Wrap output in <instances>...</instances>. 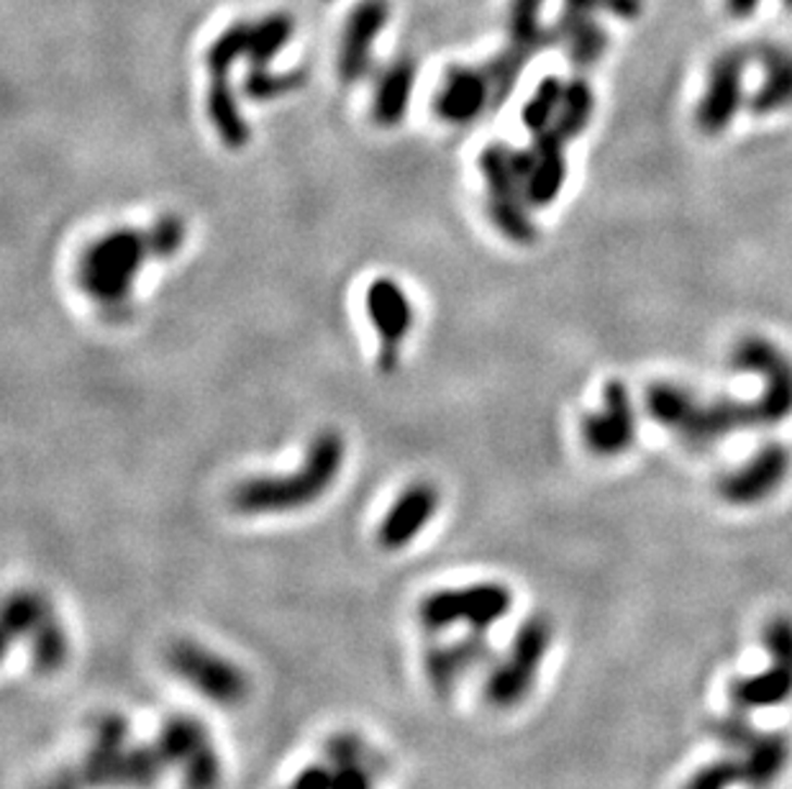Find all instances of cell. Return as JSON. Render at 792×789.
Here are the masks:
<instances>
[{
	"instance_id": "cell-25",
	"label": "cell",
	"mask_w": 792,
	"mask_h": 789,
	"mask_svg": "<svg viewBox=\"0 0 792 789\" xmlns=\"http://www.w3.org/2000/svg\"><path fill=\"white\" fill-rule=\"evenodd\" d=\"M556 41H562L567 49L569 60L577 67H592L608 49V34L598 24L590 13H569L562 11L560 21L554 26Z\"/></svg>"
},
{
	"instance_id": "cell-37",
	"label": "cell",
	"mask_w": 792,
	"mask_h": 789,
	"mask_svg": "<svg viewBox=\"0 0 792 789\" xmlns=\"http://www.w3.org/2000/svg\"><path fill=\"white\" fill-rule=\"evenodd\" d=\"M759 5L762 0H726V11L733 18H749Z\"/></svg>"
},
{
	"instance_id": "cell-28",
	"label": "cell",
	"mask_w": 792,
	"mask_h": 789,
	"mask_svg": "<svg viewBox=\"0 0 792 789\" xmlns=\"http://www.w3.org/2000/svg\"><path fill=\"white\" fill-rule=\"evenodd\" d=\"M541 9H544V0H513L508 13V45L524 49L531 57L549 47V41H556L554 28L544 32L541 26Z\"/></svg>"
},
{
	"instance_id": "cell-36",
	"label": "cell",
	"mask_w": 792,
	"mask_h": 789,
	"mask_svg": "<svg viewBox=\"0 0 792 789\" xmlns=\"http://www.w3.org/2000/svg\"><path fill=\"white\" fill-rule=\"evenodd\" d=\"M331 781H334L331 762H318L303 766V769L296 774V779L290 781V789H331Z\"/></svg>"
},
{
	"instance_id": "cell-31",
	"label": "cell",
	"mask_w": 792,
	"mask_h": 789,
	"mask_svg": "<svg viewBox=\"0 0 792 789\" xmlns=\"http://www.w3.org/2000/svg\"><path fill=\"white\" fill-rule=\"evenodd\" d=\"M249 28H252V24L239 21V24L228 26L226 32H221L216 39H213L209 52H205V67H209L211 75H231L234 64H237L241 57H247Z\"/></svg>"
},
{
	"instance_id": "cell-3",
	"label": "cell",
	"mask_w": 792,
	"mask_h": 789,
	"mask_svg": "<svg viewBox=\"0 0 792 789\" xmlns=\"http://www.w3.org/2000/svg\"><path fill=\"white\" fill-rule=\"evenodd\" d=\"M646 411L656 423L675 430L690 447L703 449L729 439L733 430L765 426L759 403H737L731 398H718L703 403L690 390L672 383H656L646 392Z\"/></svg>"
},
{
	"instance_id": "cell-8",
	"label": "cell",
	"mask_w": 792,
	"mask_h": 789,
	"mask_svg": "<svg viewBox=\"0 0 792 789\" xmlns=\"http://www.w3.org/2000/svg\"><path fill=\"white\" fill-rule=\"evenodd\" d=\"M167 669L216 707H239L252 694V679L216 649L192 638H177L164 654Z\"/></svg>"
},
{
	"instance_id": "cell-14",
	"label": "cell",
	"mask_w": 792,
	"mask_h": 789,
	"mask_svg": "<svg viewBox=\"0 0 792 789\" xmlns=\"http://www.w3.org/2000/svg\"><path fill=\"white\" fill-rule=\"evenodd\" d=\"M792 469L790 449L784 443L769 441L754 451L752 459L737 469L726 472L718 483L720 500L737 508H752L767 502L782 490Z\"/></svg>"
},
{
	"instance_id": "cell-34",
	"label": "cell",
	"mask_w": 792,
	"mask_h": 789,
	"mask_svg": "<svg viewBox=\"0 0 792 789\" xmlns=\"http://www.w3.org/2000/svg\"><path fill=\"white\" fill-rule=\"evenodd\" d=\"M149 239H152L154 260H169V256H175L185 243V224L180 221V215L167 213L162 218H156L149 226Z\"/></svg>"
},
{
	"instance_id": "cell-26",
	"label": "cell",
	"mask_w": 792,
	"mask_h": 789,
	"mask_svg": "<svg viewBox=\"0 0 792 789\" xmlns=\"http://www.w3.org/2000/svg\"><path fill=\"white\" fill-rule=\"evenodd\" d=\"M328 762H331L334 781L331 789H375V777L369 769V751L356 736L341 734L326 743Z\"/></svg>"
},
{
	"instance_id": "cell-4",
	"label": "cell",
	"mask_w": 792,
	"mask_h": 789,
	"mask_svg": "<svg viewBox=\"0 0 792 789\" xmlns=\"http://www.w3.org/2000/svg\"><path fill=\"white\" fill-rule=\"evenodd\" d=\"M154 260L149 228H113L88 243L77 262V285L92 303L109 313H121L131 300L141 267Z\"/></svg>"
},
{
	"instance_id": "cell-35",
	"label": "cell",
	"mask_w": 792,
	"mask_h": 789,
	"mask_svg": "<svg viewBox=\"0 0 792 789\" xmlns=\"http://www.w3.org/2000/svg\"><path fill=\"white\" fill-rule=\"evenodd\" d=\"M565 11L569 13H595L605 11L611 16L633 21L644 13V0H565Z\"/></svg>"
},
{
	"instance_id": "cell-21",
	"label": "cell",
	"mask_w": 792,
	"mask_h": 789,
	"mask_svg": "<svg viewBox=\"0 0 792 789\" xmlns=\"http://www.w3.org/2000/svg\"><path fill=\"white\" fill-rule=\"evenodd\" d=\"M569 139L554 126L544 128V132L533 134V170L524 185L526 203L533 208H544L560 198L562 185L567 179V156L565 143Z\"/></svg>"
},
{
	"instance_id": "cell-15",
	"label": "cell",
	"mask_w": 792,
	"mask_h": 789,
	"mask_svg": "<svg viewBox=\"0 0 792 789\" xmlns=\"http://www.w3.org/2000/svg\"><path fill=\"white\" fill-rule=\"evenodd\" d=\"M746 52L729 49L711 64L708 83L695 108V124L703 134L718 136L729 132L737 118L741 100H744V75H746Z\"/></svg>"
},
{
	"instance_id": "cell-39",
	"label": "cell",
	"mask_w": 792,
	"mask_h": 789,
	"mask_svg": "<svg viewBox=\"0 0 792 789\" xmlns=\"http://www.w3.org/2000/svg\"><path fill=\"white\" fill-rule=\"evenodd\" d=\"M782 3H784V9L792 11V0H782Z\"/></svg>"
},
{
	"instance_id": "cell-19",
	"label": "cell",
	"mask_w": 792,
	"mask_h": 789,
	"mask_svg": "<svg viewBox=\"0 0 792 789\" xmlns=\"http://www.w3.org/2000/svg\"><path fill=\"white\" fill-rule=\"evenodd\" d=\"M439 490L431 483H416L405 487L401 498L392 502L380 528H377V543L385 551H401L418 538L433 515L439 511Z\"/></svg>"
},
{
	"instance_id": "cell-13",
	"label": "cell",
	"mask_w": 792,
	"mask_h": 789,
	"mask_svg": "<svg viewBox=\"0 0 792 789\" xmlns=\"http://www.w3.org/2000/svg\"><path fill=\"white\" fill-rule=\"evenodd\" d=\"M480 170L488 183L492 224L511 241L531 243L537 239V226L524 208L526 198L513 172L511 149H505L503 143H490L480 156Z\"/></svg>"
},
{
	"instance_id": "cell-6",
	"label": "cell",
	"mask_w": 792,
	"mask_h": 789,
	"mask_svg": "<svg viewBox=\"0 0 792 789\" xmlns=\"http://www.w3.org/2000/svg\"><path fill=\"white\" fill-rule=\"evenodd\" d=\"M552 643V618L544 613L528 615L513 636L508 651L498 659V664L492 666L488 679H485L482 694L488 705L495 710L518 707L537 687L541 666L546 662Z\"/></svg>"
},
{
	"instance_id": "cell-1",
	"label": "cell",
	"mask_w": 792,
	"mask_h": 789,
	"mask_svg": "<svg viewBox=\"0 0 792 789\" xmlns=\"http://www.w3.org/2000/svg\"><path fill=\"white\" fill-rule=\"evenodd\" d=\"M708 734L726 753L701 766L682 789H772L788 772L790 736L756 728L746 713L729 710L726 715L711 717Z\"/></svg>"
},
{
	"instance_id": "cell-17",
	"label": "cell",
	"mask_w": 792,
	"mask_h": 789,
	"mask_svg": "<svg viewBox=\"0 0 792 789\" xmlns=\"http://www.w3.org/2000/svg\"><path fill=\"white\" fill-rule=\"evenodd\" d=\"M580 430L590 454L618 456L629 451L637 441V413H633L629 387L618 379L605 385L603 408L584 415Z\"/></svg>"
},
{
	"instance_id": "cell-20",
	"label": "cell",
	"mask_w": 792,
	"mask_h": 789,
	"mask_svg": "<svg viewBox=\"0 0 792 789\" xmlns=\"http://www.w3.org/2000/svg\"><path fill=\"white\" fill-rule=\"evenodd\" d=\"M488 108H495L490 80L485 70L473 67L449 70L437 92V100H433L437 116L456 126L480 118Z\"/></svg>"
},
{
	"instance_id": "cell-11",
	"label": "cell",
	"mask_w": 792,
	"mask_h": 789,
	"mask_svg": "<svg viewBox=\"0 0 792 789\" xmlns=\"http://www.w3.org/2000/svg\"><path fill=\"white\" fill-rule=\"evenodd\" d=\"M169 769L180 772L185 789H218L224 781V764L213 741L211 728L201 717L175 713L162 723L156 736Z\"/></svg>"
},
{
	"instance_id": "cell-32",
	"label": "cell",
	"mask_w": 792,
	"mask_h": 789,
	"mask_svg": "<svg viewBox=\"0 0 792 789\" xmlns=\"http://www.w3.org/2000/svg\"><path fill=\"white\" fill-rule=\"evenodd\" d=\"M565 85L560 77H544L539 83L533 98L524 105V124L531 134L544 132L554 124L556 113H560L562 98H565Z\"/></svg>"
},
{
	"instance_id": "cell-16",
	"label": "cell",
	"mask_w": 792,
	"mask_h": 789,
	"mask_svg": "<svg viewBox=\"0 0 792 789\" xmlns=\"http://www.w3.org/2000/svg\"><path fill=\"white\" fill-rule=\"evenodd\" d=\"M365 308L377 336H380L377 362H380L385 375H390L401 362V343L413 328V321H416L413 303L395 279L377 277L365 292Z\"/></svg>"
},
{
	"instance_id": "cell-33",
	"label": "cell",
	"mask_w": 792,
	"mask_h": 789,
	"mask_svg": "<svg viewBox=\"0 0 792 789\" xmlns=\"http://www.w3.org/2000/svg\"><path fill=\"white\" fill-rule=\"evenodd\" d=\"M305 72H273L269 67H252L244 75V96L249 100H273L285 92L303 88Z\"/></svg>"
},
{
	"instance_id": "cell-30",
	"label": "cell",
	"mask_w": 792,
	"mask_h": 789,
	"mask_svg": "<svg viewBox=\"0 0 792 789\" xmlns=\"http://www.w3.org/2000/svg\"><path fill=\"white\" fill-rule=\"evenodd\" d=\"M592 111H595V96H592V88L582 77L577 80H569L565 85V98H562L560 113L554 118V128L567 136V139H577L584 128H588Z\"/></svg>"
},
{
	"instance_id": "cell-22",
	"label": "cell",
	"mask_w": 792,
	"mask_h": 789,
	"mask_svg": "<svg viewBox=\"0 0 792 789\" xmlns=\"http://www.w3.org/2000/svg\"><path fill=\"white\" fill-rule=\"evenodd\" d=\"M490 643L482 634L473 630V636H465L462 641L441 643L426 654V677L428 685L439 694H449L460 685L462 677L485 664L490 659Z\"/></svg>"
},
{
	"instance_id": "cell-24",
	"label": "cell",
	"mask_w": 792,
	"mask_h": 789,
	"mask_svg": "<svg viewBox=\"0 0 792 789\" xmlns=\"http://www.w3.org/2000/svg\"><path fill=\"white\" fill-rule=\"evenodd\" d=\"M759 60L765 67V80L749 98V108L759 116H769L792 105V52L782 47H762Z\"/></svg>"
},
{
	"instance_id": "cell-18",
	"label": "cell",
	"mask_w": 792,
	"mask_h": 789,
	"mask_svg": "<svg viewBox=\"0 0 792 789\" xmlns=\"http://www.w3.org/2000/svg\"><path fill=\"white\" fill-rule=\"evenodd\" d=\"M388 13L385 0H362L349 13L339 49V75L344 83L362 80L369 72L375 41L388 24Z\"/></svg>"
},
{
	"instance_id": "cell-38",
	"label": "cell",
	"mask_w": 792,
	"mask_h": 789,
	"mask_svg": "<svg viewBox=\"0 0 792 789\" xmlns=\"http://www.w3.org/2000/svg\"><path fill=\"white\" fill-rule=\"evenodd\" d=\"M45 789H80V781L64 777V779H54L52 785H47Z\"/></svg>"
},
{
	"instance_id": "cell-7",
	"label": "cell",
	"mask_w": 792,
	"mask_h": 789,
	"mask_svg": "<svg viewBox=\"0 0 792 789\" xmlns=\"http://www.w3.org/2000/svg\"><path fill=\"white\" fill-rule=\"evenodd\" d=\"M3 638L5 646L24 638L32 651V666L39 674L64 669L73 651L67 628L52 600L37 590H16L9 594L3 605Z\"/></svg>"
},
{
	"instance_id": "cell-2",
	"label": "cell",
	"mask_w": 792,
	"mask_h": 789,
	"mask_svg": "<svg viewBox=\"0 0 792 789\" xmlns=\"http://www.w3.org/2000/svg\"><path fill=\"white\" fill-rule=\"evenodd\" d=\"M347 443L339 430H320L303 464L285 477H252L234 487L231 505L244 515L290 513L324 498L344 466Z\"/></svg>"
},
{
	"instance_id": "cell-23",
	"label": "cell",
	"mask_w": 792,
	"mask_h": 789,
	"mask_svg": "<svg viewBox=\"0 0 792 789\" xmlns=\"http://www.w3.org/2000/svg\"><path fill=\"white\" fill-rule=\"evenodd\" d=\"M413 85H416V62L413 60H395L385 67L373 98L375 124L385 128L401 124L408 113Z\"/></svg>"
},
{
	"instance_id": "cell-10",
	"label": "cell",
	"mask_w": 792,
	"mask_h": 789,
	"mask_svg": "<svg viewBox=\"0 0 792 789\" xmlns=\"http://www.w3.org/2000/svg\"><path fill=\"white\" fill-rule=\"evenodd\" d=\"M513 608V592L503 583H475L444 587L428 592L418 605V621L426 630H447L465 626L469 630H488L501 623Z\"/></svg>"
},
{
	"instance_id": "cell-29",
	"label": "cell",
	"mask_w": 792,
	"mask_h": 789,
	"mask_svg": "<svg viewBox=\"0 0 792 789\" xmlns=\"http://www.w3.org/2000/svg\"><path fill=\"white\" fill-rule=\"evenodd\" d=\"M296 32V24L288 13H269L249 28V49L247 57L252 67H269V62L288 47Z\"/></svg>"
},
{
	"instance_id": "cell-5",
	"label": "cell",
	"mask_w": 792,
	"mask_h": 789,
	"mask_svg": "<svg viewBox=\"0 0 792 789\" xmlns=\"http://www.w3.org/2000/svg\"><path fill=\"white\" fill-rule=\"evenodd\" d=\"M169 769L156 743H134L126 717L103 715L83 764V781L96 789H152Z\"/></svg>"
},
{
	"instance_id": "cell-12",
	"label": "cell",
	"mask_w": 792,
	"mask_h": 789,
	"mask_svg": "<svg viewBox=\"0 0 792 789\" xmlns=\"http://www.w3.org/2000/svg\"><path fill=\"white\" fill-rule=\"evenodd\" d=\"M731 367L762 379L756 400L765 426H777L792 415V359L765 336H744L731 351Z\"/></svg>"
},
{
	"instance_id": "cell-27",
	"label": "cell",
	"mask_w": 792,
	"mask_h": 789,
	"mask_svg": "<svg viewBox=\"0 0 792 789\" xmlns=\"http://www.w3.org/2000/svg\"><path fill=\"white\" fill-rule=\"evenodd\" d=\"M209 118L213 128H216L218 139L226 143L228 149H244L249 143V124L241 116L237 96H234L228 75H211L209 85Z\"/></svg>"
},
{
	"instance_id": "cell-9",
	"label": "cell",
	"mask_w": 792,
	"mask_h": 789,
	"mask_svg": "<svg viewBox=\"0 0 792 789\" xmlns=\"http://www.w3.org/2000/svg\"><path fill=\"white\" fill-rule=\"evenodd\" d=\"M767 666L762 672L737 677L729 685L731 710L752 715L792 700V615L777 613L762 628Z\"/></svg>"
}]
</instances>
